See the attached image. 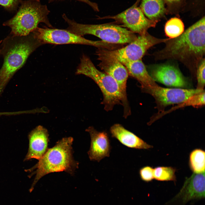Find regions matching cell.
I'll list each match as a JSON object with an SVG mask.
<instances>
[{
	"label": "cell",
	"instance_id": "obj_16",
	"mask_svg": "<svg viewBox=\"0 0 205 205\" xmlns=\"http://www.w3.org/2000/svg\"><path fill=\"white\" fill-rule=\"evenodd\" d=\"M100 62L99 66L101 69L115 80L123 93L126 95V82L129 74L125 66L116 60Z\"/></svg>",
	"mask_w": 205,
	"mask_h": 205
},
{
	"label": "cell",
	"instance_id": "obj_3",
	"mask_svg": "<svg viewBox=\"0 0 205 205\" xmlns=\"http://www.w3.org/2000/svg\"><path fill=\"white\" fill-rule=\"evenodd\" d=\"M73 139L64 138L57 142L53 147L48 149L38 162L27 171H36L30 176H36L29 191L32 192L38 181L44 175L54 172L65 171L73 174L78 163L73 159L72 147Z\"/></svg>",
	"mask_w": 205,
	"mask_h": 205
},
{
	"label": "cell",
	"instance_id": "obj_27",
	"mask_svg": "<svg viewBox=\"0 0 205 205\" xmlns=\"http://www.w3.org/2000/svg\"><path fill=\"white\" fill-rule=\"evenodd\" d=\"M56 0H49L48 3H51ZM85 3L89 5L95 11L99 12V9L98 4L95 3L91 2L89 0H75Z\"/></svg>",
	"mask_w": 205,
	"mask_h": 205
},
{
	"label": "cell",
	"instance_id": "obj_10",
	"mask_svg": "<svg viewBox=\"0 0 205 205\" xmlns=\"http://www.w3.org/2000/svg\"><path fill=\"white\" fill-rule=\"evenodd\" d=\"M204 89L181 88H169L161 87L158 85L145 91L155 100L156 108L162 112L166 107L174 104H179L185 101L193 95L200 93Z\"/></svg>",
	"mask_w": 205,
	"mask_h": 205
},
{
	"label": "cell",
	"instance_id": "obj_26",
	"mask_svg": "<svg viewBox=\"0 0 205 205\" xmlns=\"http://www.w3.org/2000/svg\"><path fill=\"white\" fill-rule=\"evenodd\" d=\"M166 4L168 9L171 10L173 8L177 7L182 3L184 0H163Z\"/></svg>",
	"mask_w": 205,
	"mask_h": 205
},
{
	"label": "cell",
	"instance_id": "obj_24",
	"mask_svg": "<svg viewBox=\"0 0 205 205\" xmlns=\"http://www.w3.org/2000/svg\"><path fill=\"white\" fill-rule=\"evenodd\" d=\"M153 169L152 167L148 166L141 168L139 171V174L141 179L145 182L152 181L154 179Z\"/></svg>",
	"mask_w": 205,
	"mask_h": 205
},
{
	"label": "cell",
	"instance_id": "obj_17",
	"mask_svg": "<svg viewBox=\"0 0 205 205\" xmlns=\"http://www.w3.org/2000/svg\"><path fill=\"white\" fill-rule=\"evenodd\" d=\"M129 75L137 80L141 85L144 92L158 85L151 77L142 59L124 65Z\"/></svg>",
	"mask_w": 205,
	"mask_h": 205
},
{
	"label": "cell",
	"instance_id": "obj_22",
	"mask_svg": "<svg viewBox=\"0 0 205 205\" xmlns=\"http://www.w3.org/2000/svg\"><path fill=\"white\" fill-rule=\"evenodd\" d=\"M176 169L171 167H158L154 169V179L161 181L175 182Z\"/></svg>",
	"mask_w": 205,
	"mask_h": 205
},
{
	"label": "cell",
	"instance_id": "obj_1",
	"mask_svg": "<svg viewBox=\"0 0 205 205\" xmlns=\"http://www.w3.org/2000/svg\"><path fill=\"white\" fill-rule=\"evenodd\" d=\"M205 19L204 16L180 36L166 41L163 49L153 54L155 59L177 60L196 74L205 53Z\"/></svg>",
	"mask_w": 205,
	"mask_h": 205
},
{
	"label": "cell",
	"instance_id": "obj_23",
	"mask_svg": "<svg viewBox=\"0 0 205 205\" xmlns=\"http://www.w3.org/2000/svg\"><path fill=\"white\" fill-rule=\"evenodd\" d=\"M205 59L204 58L201 61L197 67L196 74L197 80L196 88L203 89L205 83Z\"/></svg>",
	"mask_w": 205,
	"mask_h": 205
},
{
	"label": "cell",
	"instance_id": "obj_13",
	"mask_svg": "<svg viewBox=\"0 0 205 205\" xmlns=\"http://www.w3.org/2000/svg\"><path fill=\"white\" fill-rule=\"evenodd\" d=\"M90 136L91 141L87 152L91 161L100 162L110 156L111 149L110 141L108 134L105 131L99 132L92 126L86 130Z\"/></svg>",
	"mask_w": 205,
	"mask_h": 205
},
{
	"label": "cell",
	"instance_id": "obj_2",
	"mask_svg": "<svg viewBox=\"0 0 205 205\" xmlns=\"http://www.w3.org/2000/svg\"><path fill=\"white\" fill-rule=\"evenodd\" d=\"M3 42L1 53L4 61L0 70V96L15 73L22 66L30 54L42 44L33 34L22 36L11 35Z\"/></svg>",
	"mask_w": 205,
	"mask_h": 205
},
{
	"label": "cell",
	"instance_id": "obj_9",
	"mask_svg": "<svg viewBox=\"0 0 205 205\" xmlns=\"http://www.w3.org/2000/svg\"><path fill=\"white\" fill-rule=\"evenodd\" d=\"M98 19H112L116 22L121 24V26L128 28L132 32L139 35L145 33L150 28L155 27L159 21L148 19L140 7L134 4L127 9L116 15L99 17Z\"/></svg>",
	"mask_w": 205,
	"mask_h": 205
},
{
	"label": "cell",
	"instance_id": "obj_29",
	"mask_svg": "<svg viewBox=\"0 0 205 205\" xmlns=\"http://www.w3.org/2000/svg\"><path fill=\"white\" fill-rule=\"evenodd\" d=\"M2 40H1L0 41V53H1V42H2Z\"/></svg>",
	"mask_w": 205,
	"mask_h": 205
},
{
	"label": "cell",
	"instance_id": "obj_7",
	"mask_svg": "<svg viewBox=\"0 0 205 205\" xmlns=\"http://www.w3.org/2000/svg\"><path fill=\"white\" fill-rule=\"evenodd\" d=\"M170 39L157 38L147 32L139 35L134 40L124 47L114 50L98 48L96 54L100 61L116 60L124 65L141 60L151 47L159 44L165 43Z\"/></svg>",
	"mask_w": 205,
	"mask_h": 205
},
{
	"label": "cell",
	"instance_id": "obj_4",
	"mask_svg": "<svg viewBox=\"0 0 205 205\" xmlns=\"http://www.w3.org/2000/svg\"><path fill=\"white\" fill-rule=\"evenodd\" d=\"M75 73L90 78L98 85L102 92L104 97L102 103L106 111L112 110L115 105L120 104L124 106V116H127L130 114L126 95L123 93L115 80L98 69L87 56L84 54L82 56Z\"/></svg>",
	"mask_w": 205,
	"mask_h": 205
},
{
	"label": "cell",
	"instance_id": "obj_20",
	"mask_svg": "<svg viewBox=\"0 0 205 205\" xmlns=\"http://www.w3.org/2000/svg\"><path fill=\"white\" fill-rule=\"evenodd\" d=\"M166 35L168 38L173 39L181 35L184 31V25L179 18L174 17L166 22L164 28Z\"/></svg>",
	"mask_w": 205,
	"mask_h": 205
},
{
	"label": "cell",
	"instance_id": "obj_6",
	"mask_svg": "<svg viewBox=\"0 0 205 205\" xmlns=\"http://www.w3.org/2000/svg\"><path fill=\"white\" fill-rule=\"evenodd\" d=\"M62 17L68 25L67 29L68 31L81 36L86 34L92 35L110 44L129 43L137 36L128 29L117 24H82L69 19L64 13Z\"/></svg>",
	"mask_w": 205,
	"mask_h": 205
},
{
	"label": "cell",
	"instance_id": "obj_5",
	"mask_svg": "<svg viewBox=\"0 0 205 205\" xmlns=\"http://www.w3.org/2000/svg\"><path fill=\"white\" fill-rule=\"evenodd\" d=\"M14 16L3 24V25L11 28L12 35L28 36L34 31L41 22L49 27H52L48 17L50 11L47 5H42L40 0H22Z\"/></svg>",
	"mask_w": 205,
	"mask_h": 205
},
{
	"label": "cell",
	"instance_id": "obj_11",
	"mask_svg": "<svg viewBox=\"0 0 205 205\" xmlns=\"http://www.w3.org/2000/svg\"><path fill=\"white\" fill-rule=\"evenodd\" d=\"M150 75L155 81L166 86L186 88L189 84L177 66L170 64L152 65L149 67Z\"/></svg>",
	"mask_w": 205,
	"mask_h": 205
},
{
	"label": "cell",
	"instance_id": "obj_14",
	"mask_svg": "<svg viewBox=\"0 0 205 205\" xmlns=\"http://www.w3.org/2000/svg\"><path fill=\"white\" fill-rule=\"evenodd\" d=\"M48 130L39 125L32 130L28 135L29 148L24 161L32 159H40L48 149L49 142Z\"/></svg>",
	"mask_w": 205,
	"mask_h": 205
},
{
	"label": "cell",
	"instance_id": "obj_25",
	"mask_svg": "<svg viewBox=\"0 0 205 205\" xmlns=\"http://www.w3.org/2000/svg\"><path fill=\"white\" fill-rule=\"evenodd\" d=\"M22 0H0V5L9 11L17 9Z\"/></svg>",
	"mask_w": 205,
	"mask_h": 205
},
{
	"label": "cell",
	"instance_id": "obj_19",
	"mask_svg": "<svg viewBox=\"0 0 205 205\" xmlns=\"http://www.w3.org/2000/svg\"><path fill=\"white\" fill-rule=\"evenodd\" d=\"M205 160L204 150L200 149H196L190 152L189 157V165L193 173L205 172Z\"/></svg>",
	"mask_w": 205,
	"mask_h": 205
},
{
	"label": "cell",
	"instance_id": "obj_21",
	"mask_svg": "<svg viewBox=\"0 0 205 205\" xmlns=\"http://www.w3.org/2000/svg\"><path fill=\"white\" fill-rule=\"evenodd\" d=\"M205 91H203L192 96L183 102L171 108L166 112L163 111L157 115V118H159L165 114L169 113L175 110L186 106H191L195 107L203 106L205 105Z\"/></svg>",
	"mask_w": 205,
	"mask_h": 205
},
{
	"label": "cell",
	"instance_id": "obj_15",
	"mask_svg": "<svg viewBox=\"0 0 205 205\" xmlns=\"http://www.w3.org/2000/svg\"><path fill=\"white\" fill-rule=\"evenodd\" d=\"M110 132L112 137L128 147L145 149L153 147L152 145L148 144L120 124H116L112 126L110 129Z\"/></svg>",
	"mask_w": 205,
	"mask_h": 205
},
{
	"label": "cell",
	"instance_id": "obj_12",
	"mask_svg": "<svg viewBox=\"0 0 205 205\" xmlns=\"http://www.w3.org/2000/svg\"><path fill=\"white\" fill-rule=\"evenodd\" d=\"M205 197V172L193 173L186 178L179 192L173 199L183 205L189 201Z\"/></svg>",
	"mask_w": 205,
	"mask_h": 205
},
{
	"label": "cell",
	"instance_id": "obj_28",
	"mask_svg": "<svg viewBox=\"0 0 205 205\" xmlns=\"http://www.w3.org/2000/svg\"><path fill=\"white\" fill-rule=\"evenodd\" d=\"M140 0H136V1L134 4L136 5H137L138 6V4L140 2Z\"/></svg>",
	"mask_w": 205,
	"mask_h": 205
},
{
	"label": "cell",
	"instance_id": "obj_18",
	"mask_svg": "<svg viewBox=\"0 0 205 205\" xmlns=\"http://www.w3.org/2000/svg\"><path fill=\"white\" fill-rule=\"evenodd\" d=\"M140 7L148 19L160 20L166 12L163 0H141Z\"/></svg>",
	"mask_w": 205,
	"mask_h": 205
},
{
	"label": "cell",
	"instance_id": "obj_8",
	"mask_svg": "<svg viewBox=\"0 0 205 205\" xmlns=\"http://www.w3.org/2000/svg\"><path fill=\"white\" fill-rule=\"evenodd\" d=\"M33 32L34 37L41 44H79L107 49L111 48L113 46L112 44L102 40L87 39L67 30L38 27Z\"/></svg>",
	"mask_w": 205,
	"mask_h": 205
}]
</instances>
